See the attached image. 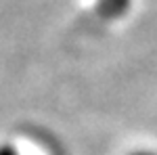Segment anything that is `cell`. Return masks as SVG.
Returning <instances> with one entry per match:
<instances>
[{"instance_id":"1","label":"cell","mask_w":157,"mask_h":155,"mask_svg":"<svg viewBox=\"0 0 157 155\" xmlns=\"http://www.w3.org/2000/svg\"><path fill=\"white\" fill-rule=\"evenodd\" d=\"M132 0H98L97 2V13L103 19H120L121 15H126L130 9Z\"/></svg>"},{"instance_id":"2","label":"cell","mask_w":157,"mask_h":155,"mask_svg":"<svg viewBox=\"0 0 157 155\" xmlns=\"http://www.w3.org/2000/svg\"><path fill=\"white\" fill-rule=\"evenodd\" d=\"M0 155H19L13 145H0Z\"/></svg>"},{"instance_id":"3","label":"cell","mask_w":157,"mask_h":155,"mask_svg":"<svg viewBox=\"0 0 157 155\" xmlns=\"http://www.w3.org/2000/svg\"><path fill=\"white\" fill-rule=\"evenodd\" d=\"M130 155H157V153H151V151H134Z\"/></svg>"}]
</instances>
